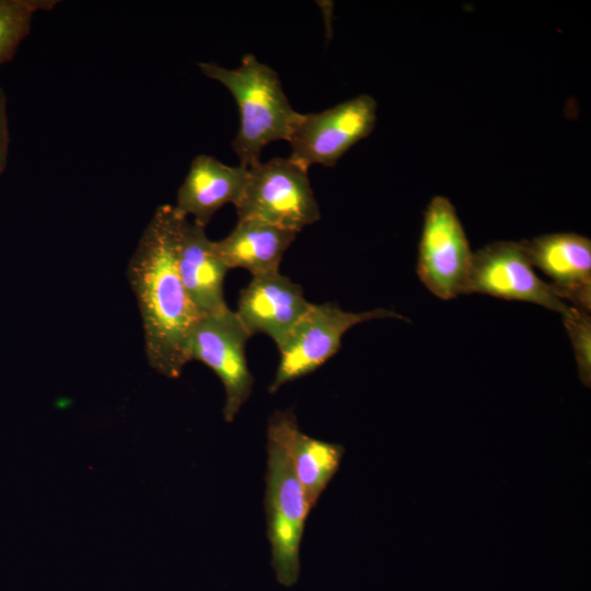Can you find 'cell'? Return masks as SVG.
Returning <instances> with one entry per match:
<instances>
[{
  "label": "cell",
  "instance_id": "1",
  "mask_svg": "<svg viewBox=\"0 0 591 591\" xmlns=\"http://www.w3.org/2000/svg\"><path fill=\"white\" fill-rule=\"evenodd\" d=\"M184 218L172 205L159 206L127 266L141 316L147 360L153 370L170 379L178 378L189 362V337L200 317L177 267Z\"/></svg>",
  "mask_w": 591,
  "mask_h": 591
},
{
  "label": "cell",
  "instance_id": "2",
  "mask_svg": "<svg viewBox=\"0 0 591 591\" xmlns=\"http://www.w3.org/2000/svg\"><path fill=\"white\" fill-rule=\"evenodd\" d=\"M198 67L207 78L224 85L236 101L240 126L232 148L240 165H255L267 144L289 139L301 114L291 106L271 67L252 54L244 55L234 69L215 62H200Z\"/></svg>",
  "mask_w": 591,
  "mask_h": 591
},
{
  "label": "cell",
  "instance_id": "3",
  "mask_svg": "<svg viewBox=\"0 0 591 591\" xmlns=\"http://www.w3.org/2000/svg\"><path fill=\"white\" fill-rule=\"evenodd\" d=\"M264 507L270 565L277 581L287 588L300 576V546L306 519L313 509L296 476L283 439L274 422L267 428V471Z\"/></svg>",
  "mask_w": 591,
  "mask_h": 591
},
{
  "label": "cell",
  "instance_id": "4",
  "mask_svg": "<svg viewBox=\"0 0 591 591\" xmlns=\"http://www.w3.org/2000/svg\"><path fill=\"white\" fill-rule=\"evenodd\" d=\"M308 170L291 158H274L248 167L235 205L240 218H256L299 233L321 218Z\"/></svg>",
  "mask_w": 591,
  "mask_h": 591
},
{
  "label": "cell",
  "instance_id": "5",
  "mask_svg": "<svg viewBox=\"0 0 591 591\" xmlns=\"http://www.w3.org/2000/svg\"><path fill=\"white\" fill-rule=\"evenodd\" d=\"M381 318L404 320V316L386 309L355 313L344 311L334 302L312 303L277 346L280 359L269 393L323 366L340 349L344 334L352 326Z\"/></svg>",
  "mask_w": 591,
  "mask_h": 591
},
{
  "label": "cell",
  "instance_id": "6",
  "mask_svg": "<svg viewBox=\"0 0 591 591\" xmlns=\"http://www.w3.org/2000/svg\"><path fill=\"white\" fill-rule=\"evenodd\" d=\"M473 255L453 204L434 196L424 213L416 268L419 280L441 300L465 294Z\"/></svg>",
  "mask_w": 591,
  "mask_h": 591
},
{
  "label": "cell",
  "instance_id": "7",
  "mask_svg": "<svg viewBox=\"0 0 591 591\" xmlns=\"http://www.w3.org/2000/svg\"><path fill=\"white\" fill-rule=\"evenodd\" d=\"M376 113V101L360 94L322 112L301 114L287 140L289 158L306 169L313 164L334 166L373 131Z\"/></svg>",
  "mask_w": 591,
  "mask_h": 591
},
{
  "label": "cell",
  "instance_id": "8",
  "mask_svg": "<svg viewBox=\"0 0 591 591\" xmlns=\"http://www.w3.org/2000/svg\"><path fill=\"white\" fill-rule=\"evenodd\" d=\"M251 336L235 312L201 316L188 344L189 361L209 367L221 380L225 393L223 418L232 422L252 394L254 379L247 367L245 346Z\"/></svg>",
  "mask_w": 591,
  "mask_h": 591
},
{
  "label": "cell",
  "instance_id": "9",
  "mask_svg": "<svg viewBox=\"0 0 591 591\" xmlns=\"http://www.w3.org/2000/svg\"><path fill=\"white\" fill-rule=\"evenodd\" d=\"M471 293L525 301L560 315L570 310L536 275L522 241H496L474 253L465 291Z\"/></svg>",
  "mask_w": 591,
  "mask_h": 591
},
{
  "label": "cell",
  "instance_id": "10",
  "mask_svg": "<svg viewBox=\"0 0 591 591\" xmlns=\"http://www.w3.org/2000/svg\"><path fill=\"white\" fill-rule=\"evenodd\" d=\"M533 267L552 282L554 293L570 306L591 313V241L561 232L522 240Z\"/></svg>",
  "mask_w": 591,
  "mask_h": 591
},
{
  "label": "cell",
  "instance_id": "11",
  "mask_svg": "<svg viewBox=\"0 0 591 591\" xmlns=\"http://www.w3.org/2000/svg\"><path fill=\"white\" fill-rule=\"evenodd\" d=\"M311 304L302 287L278 270L252 276L234 312L250 336L263 333L279 346Z\"/></svg>",
  "mask_w": 591,
  "mask_h": 591
},
{
  "label": "cell",
  "instance_id": "12",
  "mask_svg": "<svg viewBox=\"0 0 591 591\" xmlns=\"http://www.w3.org/2000/svg\"><path fill=\"white\" fill-rule=\"evenodd\" d=\"M177 267L186 293L199 316L216 315L229 309L223 281L229 270L205 228L184 218L177 247Z\"/></svg>",
  "mask_w": 591,
  "mask_h": 591
},
{
  "label": "cell",
  "instance_id": "13",
  "mask_svg": "<svg viewBox=\"0 0 591 591\" xmlns=\"http://www.w3.org/2000/svg\"><path fill=\"white\" fill-rule=\"evenodd\" d=\"M248 169L231 166L208 154L196 155L178 187L174 207L184 217L206 228L215 213L227 204L240 200Z\"/></svg>",
  "mask_w": 591,
  "mask_h": 591
},
{
  "label": "cell",
  "instance_id": "14",
  "mask_svg": "<svg viewBox=\"0 0 591 591\" xmlns=\"http://www.w3.org/2000/svg\"><path fill=\"white\" fill-rule=\"evenodd\" d=\"M268 420L278 428L289 452L296 476L314 509L339 470L345 448L341 444L303 433L291 409L276 410Z\"/></svg>",
  "mask_w": 591,
  "mask_h": 591
},
{
  "label": "cell",
  "instance_id": "15",
  "mask_svg": "<svg viewBox=\"0 0 591 591\" xmlns=\"http://www.w3.org/2000/svg\"><path fill=\"white\" fill-rule=\"evenodd\" d=\"M297 234L260 219L240 218L225 237L215 241V247L229 269L243 268L256 276L279 270Z\"/></svg>",
  "mask_w": 591,
  "mask_h": 591
},
{
  "label": "cell",
  "instance_id": "16",
  "mask_svg": "<svg viewBox=\"0 0 591 591\" xmlns=\"http://www.w3.org/2000/svg\"><path fill=\"white\" fill-rule=\"evenodd\" d=\"M56 0H0V66L11 61L31 32L39 11H50Z\"/></svg>",
  "mask_w": 591,
  "mask_h": 591
},
{
  "label": "cell",
  "instance_id": "17",
  "mask_svg": "<svg viewBox=\"0 0 591 591\" xmlns=\"http://www.w3.org/2000/svg\"><path fill=\"white\" fill-rule=\"evenodd\" d=\"M563 323L572 345L578 373L586 386L591 384V316L573 306L561 315Z\"/></svg>",
  "mask_w": 591,
  "mask_h": 591
},
{
  "label": "cell",
  "instance_id": "18",
  "mask_svg": "<svg viewBox=\"0 0 591 591\" xmlns=\"http://www.w3.org/2000/svg\"><path fill=\"white\" fill-rule=\"evenodd\" d=\"M10 131L8 119V102L4 91L0 88V177L5 171L9 157Z\"/></svg>",
  "mask_w": 591,
  "mask_h": 591
}]
</instances>
